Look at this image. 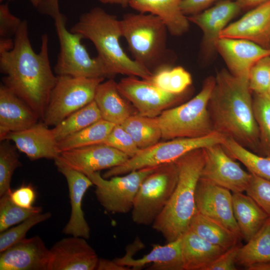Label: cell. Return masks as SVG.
<instances>
[{
    "mask_svg": "<svg viewBox=\"0 0 270 270\" xmlns=\"http://www.w3.org/2000/svg\"><path fill=\"white\" fill-rule=\"evenodd\" d=\"M40 50H33L26 20H22L14 36V46L0 52V70L5 76L2 84L25 102L43 120L56 76L48 58V34L42 36Z\"/></svg>",
    "mask_w": 270,
    "mask_h": 270,
    "instance_id": "cell-1",
    "label": "cell"
},
{
    "mask_svg": "<svg viewBox=\"0 0 270 270\" xmlns=\"http://www.w3.org/2000/svg\"><path fill=\"white\" fill-rule=\"evenodd\" d=\"M214 78L208 105L213 131L258 154L259 130L248 79L235 76L225 68Z\"/></svg>",
    "mask_w": 270,
    "mask_h": 270,
    "instance_id": "cell-2",
    "label": "cell"
},
{
    "mask_svg": "<svg viewBox=\"0 0 270 270\" xmlns=\"http://www.w3.org/2000/svg\"><path fill=\"white\" fill-rule=\"evenodd\" d=\"M178 180L167 204L152 224L167 242L182 236L190 228L197 210L195 192L204 163V149L190 151L176 160Z\"/></svg>",
    "mask_w": 270,
    "mask_h": 270,
    "instance_id": "cell-3",
    "label": "cell"
},
{
    "mask_svg": "<svg viewBox=\"0 0 270 270\" xmlns=\"http://www.w3.org/2000/svg\"><path fill=\"white\" fill-rule=\"evenodd\" d=\"M70 31L93 43L97 56L114 75L120 74L150 80L153 73L130 58L122 48L120 20L115 16L100 8H94L82 14Z\"/></svg>",
    "mask_w": 270,
    "mask_h": 270,
    "instance_id": "cell-4",
    "label": "cell"
},
{
    "mask_svg": "<svg viewBox=\"0 0 270 270\" xmlns=\"http://www.w3.org/2000/svg\"><path fill=\"white\" fill-rule=\"evenodd\" d=\"M36 8L54 20L60 45L54 68L56 76L104 78L114 76L98 56L90 57L81 42L82 35L66 28V18L60 12L58 0H42Z\"/></svg>",
    "mask_w": 270,
    "mask_h": 270,
    "instance_id": "cell-5",
    "label": "cell"
},
{
    "mask_svg": "<svg viewBox=\"0 0 270 270\" xmlns=\"http://www.w3.org/2000/svg\"><path fill=\"white\" fill-rule=\"evenodd\" d=\"M122 36L134 60L152 73L169 66L166 36L164 22L150 14L128 13L120 20Z\"/></svg>",
    "mask_w": 270,
    "mask_h": 270,
    "instance_id": "cell-6",
    "label": "cell"
},
{
    "mask_svg": "<svg viewBox=\"0 0 270 270\" xmlns=\"http://www.w3.org/2000/svg\"><path fill=\"white\" fill-rule=\"evenodd\" d=\"M214 82V76L208 77L196 96L177 106L164 110L156 117L162 138H199L214 132L208 105Z\"/></svg>",
    "mask_w": 270,
    "mask_h": 270,
    "instance_id": "cell-7",
    "label": "cell"
},
{
    "mask_svg": "<svg viewBox=\"0 0 270 270\" xmlns=\"http://www.w3.org/2000/svg\"><path fill=\"white\" fill-rule=\"evenodd\" d=\"M178 168L176 161L158 166L142 183L132 210V221L152 224L162 212L176 186Z\"/></svg>",
    "mask_w": 270,
    "mask_h": 270,
    "instance_id": "cell-8",
    "label": "cell"
},
{
    "mask_svg": "<svg viewBox=\"0 0 270 270\" xmlns=\"http://www.w3.org/2000/svg\"><path fill=\"white\" fill-rule=\"evenodd\" d=\"M226 137L216 132L194 138H178L158 142L140 150L124 164L108 169L103 174L105 178L123 175L132 171L158 166L176 161L187 152L216 144H222Z\"/></svg>",
    "mask_w": 270,
    "mask_h": 270,
    "instance_id": "cell-9",
    "label": "cell"
},
{
    "mask_svg": "<svg viewBox=\"0 0 270 270\" xmlns=\"http://www.w3.org/2000/svg\"><path fill=\"white\" fill-rule=\"evenodd\" d=\"M104 78L56 76L43 122L55 126L69 115L94 100L98 85Z\"/></svg>",
    "mask_w": 270,
    "mask_h": 270,
    "instance_id": "cell-10",
    "label": "cell"
},
{
    "mask_svg": "<svg viewBox=\"0 0 270 270\" xmlns=\"http://www.w3.org/2000/svg\"><path fill=\"white\" fill-rule=\"evenodd\" d=\"M157 166L132 171L124 176L108 178L99 172L86 175L96 186L94 193L98 201L109 212L126 214L132 210L138 189L145 178Z\"/></svg>",
    "mask_w": 270,
    "mask_h": 270,
    "instance_id": "cell-11",
    "label": "cell"
},
{
    "mask_svg": "<svg viewBox=\"0 0 270 270\" xmlns=\"http://www.w3.org/2000/svg\"><path fill=\"white\" fill-rule=\"evenodd\" d=\"M117 86L120 92L138 114L150 118H156L182 102L186 94V92L174 94L166 92L150 80L134 76L122 78Z\"/></svg>",
    "mask_w": 270,
    "mask_h": 270,
    "instance_id": "cell-12",
    "label": "cell"
},
{
    "mask_svg": "<svg viewBox=\"0 0 270 270\" xmlns=\"http://www.w3.org/2000/svg\"><path fill=\"white\" fill-rule=\"evenodd\" d=\"M204 163L200 178L224 187L232 193L245 192L251 174L244 170L222 144L203 148Z\"/></svg>",
    "mask_w": 270,
    "mask_h": 270,
    "instance_id": "cell-13",
    "label": "cell"
},
{
    "mask_svg": "<svg viewBox=\"0 0 270 270\" xmlns=\"http://www.w3.org/2000/svg\"><path fill=\"white\" fill-rule=\"evenodd\" d=\"M195 201L198 212L242 238L234 214L231 191L200 178L196 190Z\"/></svg>",
    "mask_w": 270,
    "mask_h": 270,
    "instance_id": "cell-14",
    "label": "cell"
},
{
    "mask_svg": "<svg viewBox=\"0 0 270 270\" xmlns=\"http://www.w3.org/2000/svg\"><path fill=\"white\" fill-rule=\"evenodd\" d=\"M130 157L104 144H99L62 152L56 159L85 174L124 164Z\"/></svg>",
    "mask_w": 270,
    "mask_h": 270,
    "instance_id": "cell-15",
    "label": "cell"
},
{
    "mask_svg": "<svg viewBox=\"0 0 270 270\" xmlns=\"http://www.w3.org/2000/svg\"><path fill=\"white\" fill-rule=\"evenodd\" d=\"M182 236L168 242L165 245L153 244L152 250L138 259H134L132 256L142 248L143 244L140 240H136L127 248L125 255L114 260L119 264L132 268V270H140L146 264H152L148 270H184L182 252Z\"/></svg>",
    "mask_w": 270,
    "mask_h": 270,
    "instance_id": "cell-16",
    "label": "cell"
},
{
    "mask_svg": "<svg viewBox=\"0 0 270 270\" xmlns=\"http://www.w3.org/2000/svg\"><path fill=\"white\" fill-rule=\"evenodd\" d=\"M54 162L58 170L66 180L71 207L70 217L62 232L88 239L90 230L84 218L82 202L85 193L93 183L84 174L64 164L57 159Z\"/></svg>",
    "mask_w": 270,
    "mask_h": 270,
    "instance_id": "cell-17",
    "label": "cell"
},
{
    "mask_svg": "<svg viewBox=\"0 0 270 270\" xmlns=\"http://www.w3.org/2000/svg\"><path fill=\"white\" fill-rule=\"evenodd\" d=\"M86 239L72 236L64 238L50 249L48 270H94L99 258Z\"/></svg>",
    "mask_w": 270,
    "mask_h": 270,
    "instance_id": "cell-18",
    "label": "cell"
},
{
    "mask_svg": "<svg viewBox=\"0 0 270 270\" xmlns=\"http://www.w3.org/2000/svg\"><path fill=\"white\" fill-rule=\"evenodd\" d=\"M242 8L232 0H220L214 6L188 18L202 30L203 34L202 48L206 56L216 50V44L222 31L228 24Z\"/></svg>",
    "mask_w": 270,
    "mask_h": 270,
    "instance_id": "cell-19",
    "label": "cell"
},
{
    "mask_svg": "<svg viewBox=\"0 0 270 270\" xmlns=\"http://www.w3.org/2000/svg\"><path fill=\"white\" fill-rule=\"evenodd\" d=\"M0 254V270L49 269L50 250L38 236L24 238Z\"/></svg>",
    "mask_w": 270,
    "mask_h": 270,
    "instance_id": "cell-20",
    "label": "cell"
},
{
    "mask_svg": "<svg viewBox=\"0 0 270 270\" xmlns=\"http://www.w3.org/2000/svg\"><path fill=\"white\" fill-rule=\"evenodd\" d=\"M220 38L246 40L270 48V0L228 24L220 32Z\"/></svg>",
    "mask_w": 270,
    "mask_h": 270,
    "instance_id": "cell-21",
    "label": "cell"
},
{
    "mask_svg": "<svg viewBox=\"0 0 270 270\" xmlns=\"http://www.w3.org/2000/svg\"><path fill=\"white\" fill-rule=\"evenodd\" d=\"M216 50L232 75L248 79L250 69L256 62L270 56V48L238 38H220L216 44Z\"/></svg>",
    "mask_w": 270,
    "mask_h": 270,
    "instance_id": "cell-22",
    "label": "cell"
},
{
    "mask_svg": "<svg viewBox=\"0 0 270 270\" xmlns=\"http://www.w3.org/2000/svg\"><path fill=\"white\" fill-rule=\"evenodd\" d=\"M5 140L13 142L18 150L32 160H54L60 154L52 128L50 129L44 122H38L21 131L9 132L4 138Z\"/></svg>",
    "mask_w": 270,
    "mask_h": 270,
    "instance_id": "cell-23",
    "label": "cell"
},
{
    "mask_svg": "<svg viewBox=\"0 0 270 270\" xmlns=\"http://www.w3.org/2000/svg\"><path fill=\"white\" fill-rule=\"evenodd\" d=\"M34 110L2 83L0 86V140L10 132L28 128L38 122Z\"/></svg>",
    "mask_w": 270,
    "mask_h": 270,
    "instance_id": "cell-24",
    "label": "cell"
},
{
    "mask_svg": "<svg viewBox=\"0 0 270 270\" xmlns=\"http://www.w3.org/2000/svg\"><path fill=\"white\" fill-rule=\"evenodd\" d=\"M182 0H130L129 6L140 13L158 17L172 36H180L189 30L190 21L182 12Z\"/></svg>",
    "mask_w": 270,
    "mask_h": 270,
    "instance_id": "cell-25",
    "label": "cell"
},
{
    "mask_svg": "<svg viewBox=\"0 0 270 270\" xmlns=\"http://www.w3.org/2000/svg\"><path fill=\"white\" fill-rule=\"evenodd\" d=\"M117 84L112 78L101 82L97 88L94 100L102 119L114 124H121L136 113L118 91Z\"/></svg>",
    "mask_w": 270,
    "mask_h": 270,
    "instance_id": "cell-26",
    "label": "cell"
},
{
    "mask_svg": "<svg viewBox=\"0 0 270 270\" xmlns=\"http://www.w3.org/2000/svg\"><path fill=\"white\" fill-rule=\"evenodd\" d=\"M226 250L210 243L188 229L182 236L184 270H204Z\"/></svg>",
    "mask_w": 270,
    "mask_h": 270,
    "instance_id": "cell-27",
    "label": "cell"
},
{
    "mask_svg": "<svg viewBox=\"0 0 270 270\" xmlns=\"http://www.w3.org/2000/svg\"><path fill=\"white\" fill-rule=\"evenodd\" d=\"M233 212L241 237L246 242L264 225L270 216L250 196L232 193Z\"/></svg>",
    "mask_w": 270,
    "mask_h": 270,
    "instance_id": "cell-28",
    "label": "cell"
},
{
    "mask_svg": "<svg viewBox=\"0 0 270 270\" xmlns=\"http://www.w3.org/2000/svg\"><path fill=\"white\" fill-rule=\"evenodd\" d=\"M189 229L210 243L226 250L238 244L240 238L228 229L198 211L192 220Z\"/></svg>",
    "mask_w": 270,
    "mask_h": 270,
    "instance_id": "cell-29",
    "label": "cell"
},
{
    "mask_svg": "<svg viewBox=\"0 0 270 270\" xmlns=\"http://www.w3.org/2000/svg\"><path fill=\"white\" fill-rule=\"evenodd\" d=\"M120 125L140 150L154 146L162 138L161 130L156 117L150 118L136 113L128 117Z\"/></svg>",
    "mask_w": 270,
    "mask_h": 270,
    "instance_id": "cell-30",
    "label": "cell"
},
{
    "mask_svg": "<svg viewBox=\"0 0 270 270\" xmlns=\"http://www.w3.org/2000/svg\"><path fill=\"white\" fill-rule=\"evenodd\" d=\"M268 261H270V216L246 244L240 248L236 258V263L245 268Z\"/></svg>",
    "mask_w": 270,
    "mask_h": 270,
    "instance_id": "cell-31",
    "label": "cell"
},
{
    "mask_svg": "<svg viewBox=\"0 0 270 270\" xmlns=\"http://www.w3.org/2000/svg\"><path fill=\"white\" fill-rule=\"evenodd\" d=\"M115 125L102 118L58 142V148L61 153L75 148L102 144Z\"/></svg>",
    "mask_w": 270,
    "mask_h": 270,
    "instance_id": "cell-32",
    "label": "cell"
},
{
    "mask_svg": "<svg viewBox=\"0 0 270 270\" xmlns=\"http://www.w3.org/2000/svg\"><path fill=\"white\" fill-rule=\"evenodd\" d=\"M94 100L74 112L52 128L58 142L102 119Z\"/></svg>",
    "mask_w": 270,
    "mask_h": 270,
    "instance_id": "cell-33",
    "label": "cell"
},
{
    "mask_svg": "<svg viewBox=\"0 0 270 270\" xmlns=\"http://www.w3.org/2000/svg\"><path fill=\"white\" fill-rule=\"evenodd\" d=\"M222 145L230 156L242 162L250 172L270 180V157L256 154L230 138H226Z\"/></svg>",
    "mask_w": 270,
    "mask_h": 270,
    "instance_id": "cell-34",
    "label": "cell"
},
{
    "mask_svg": "<svg viewBox=\"0 0 270 270\" xmlns=\"http://www.w3.org/2000/svg\"><path fill=\"white\" fill-rule=\"evenodd\" d=\"M162 90L174 94L186 92L192 84L191 74L183 67H162L153 73L150 80Z\"/></svg>",
    "mask_w": 270,
    "mask_h": 270,
    "instance_id": "cell-35",
    "label": "cell"
},
{
    "mask_svg": "<svg viewBox=\"0 0 270 270\" xmlns=\"http://www.w3.org/2000/svg\"><path fill=\"white\" fill-rule=\"evenodd\" d=\"M253 108L259 130L260 152L270 158V98L266 94H254Z\"/></svg>",
    "mask_w": 270,
    "mask_h": 270,
    "instance_id": "cell-36",
    "label": "cell"
},
{
    "mask_svg": "<svg viewBox=\"0 0 270 270\" xmlns=\"http://www.w3.org/2000/svg\"><path fill=\"white\" fill-rule=\"evenodd\" d=\"M8 192L0 196V232L42 211L40 206L25 208L17 206L12 201Z\"/></svg>",
    "mask_w": 270,
    "mask_h": 270,
    "instance_id": "cell-37",
    "label": "cell"
},
{
    "mask_svg": "<svg viewBox=\"0 0 270 270\" xmlns=\"http://www.w3.org/2000/svg\"><path fill=\"white\" fill-rule=\"evenodd\" d=\"M9 141L3 140L0 144V196L10 190L13 174L21 166L18 148Z\"/></svg>",
    "mask_w": 270,
    "mask_h": 270,
    "instance_id": "cell-38",
    "label": "cell"
},
{
    "mask_svg": "<svg viewBox=\"0 0 270 270\" xmlns=\"http://www.w3.org/2000/svg\"><path fill=\"white\" fill-rule=\"evenodd\" d=\"M52 216L50 212H42L33 215L15 226L1 232L0 234V253L26 238L28 230L33 226L44 222Z\"/></svg>",
    "mask_w": 270,
    "mask_h": 270,
    "instance_id": "cell-39",
    "label": "cell"
},
{
    "mask_svg": "<svg viewBox=\"0 0 270 270\" xmlns=\"http://www.w3.org/2000/svg\"><path fill=\"white\" fill-rule=\"evenodd\" d=\"M270 84V56L259 60L252 66L248 76V86L254 94H266Z\"/></svg>",
    "mask_w": 270,
    "mask_h": 270,
    "instance_id": "cell-40",
    "label": "cell"
},
{
    "mask_svg": "<svg viewBox=\"0 0 270 270\" xmlns=\"http://www.w3.org/2000/svg\"><path fill=\"white\" fill-rule=\"evenodd\" d=\"M250 174L245 192L270 216V180Z\"/></svg>",
    "mask_w": 270,
    "mask_h": 270,
    "instance_id": "cell-41",
    "label": "cell"
},
{
    "mask_svg": "<svg viewBox=\"0 0 270 270\" xmlns=\"http://www.w3.org/2000/svg\"><path fill=\"white\" fill-rule=\"evenodd\" d=\"M103 144L110 146L130 158L140 150L132 138L120 124H116Z\"/></svg>",
    "mask_w": 270,
    "mask_h": 270,
    "instance_id": "cell-42",
    "label": "cell"
},
{
    "mask_svg": "<svg viewBox=\"0 0 270 270\" xmlns=\"http://www.w3.org/2000/svg\"><path fill=\"white\" fill-rule=\"evenodd\" d=\"M22 20L12 14L8 3L0 6V38H12L15 36Z\"/></svg>",
    "mask_w": 270,
    "mask_h": 270,
    "instance_id": "cell-43",
    "label": "cell"
},
{
    "mask_svg": "<svg viewBox=\"0 0 270 270\" xmlns=\"http://www.w3.org/2000/svg\"><path fill=\"white\" fill-rule=\"evenodd\" d=\"M240 246L239 244L227 249L204 270H236V258Z\"/></svg>",
    "mask_w": 270,
    "mask_h": 270,
    "instance_id": "cell-44",
    "label": "cell"
},
{
    "mask_svg": "<svg viewBox=\"0 0 270 270\" xmlns=\"http://www.w3.org/2000/svg\"><path fill=\"white\" fill-rule=\"evenodd\" d=\"M12 201L17 206L25 208L33 207L36 198V192L31 184L22 186L20 187L8 192Z\"/></svg>",
    "mask_w": 270,
    "mask_h": 270,
    "instance_id": "cell-45",
    "label": "cell"
},
{
    "mask_svg": "<svg viewBox=\"0 0 270 270\" xmlns=\"http://www.w3.org/2000/svg\"><path fill=\"white\" fill-rule=\"evenodd\" d=\"M216 0H182L180 8L186 16L200 13L208 8Z\"/></svg>",
    "mask_w": 270,
    "mask_h": 270,
    "instance_id": "cell-46",
    "label": "cell"
},
{
    "mask_svg": "<svg viewBox=\"0 0 270 270\" xmlns=\"http://www.w3.org/2000/svg\"><path fill=\"white\" fill-rule=\"evenodd\" d=\"M129 268L116 263L114 260H108L99 258L96 269L98 270H128Z\"/></svg>",
    "mask_w": 270,
    "mask_h": 270,
    "instance_id": "cell-47",
    "label": "cell"
},
{
    "mask_svg": "<svg viewBox=\"0 0 270 270\" xmlns=\"http://www.w3.org/2000/svg\"><path fill=\"white\" fill-rule=\"evenodd\" d=\"M236 2L242 9L252 8L269 0H232Z\"/></svg>",
    "mask_w": 270,
    "mask_h": 270,
    "instance_id": "cell-48",
    "label": "cell"
},
{
    "mask_svg": "<svg viewBox=\"0 0 270 270\" xmlns=\"http://www.w3.org/2000/svg\"><path fill=\"white\" fill-rule=\"evenodd\" d=\"M14 46V41L12 38H0V52L11 50Z\"/></svg>",
    "mask_w": 270,
    "mask_h": 270,
    "instance_id": "cell-49",
    "label": "cell"
},
{
    "mask_svg": "<svg viewBox=\"0 0 270 270\" xmlns=\"http://www.w3.org/2000/svg\"><path fill=\"white\" fill-rule=\"evenodd\" d=\"M246 268L248 270H270V261L256 263Z\"/></svg>",
    "mask_w": 270,
    "mask_h": 270,
    "instance_id": "cell-50",
    "label": "cell"
},
{
    "mask_svg": "<svg viewBox=\"0 0 270 270\" xmlns=\"http://www.w3.org/2000/svg\"><path fill=\"white\" fill-rule=\"evenodd\" d=\"M100 2L105 4H120L123 8L129 6L130 0H98Z\"/></svg>",
    "mask_w": 270,
    "mask_h": 270,
    "instance_id": "cell-51",
    "label": "cell"
},
{
    "mask_svg": "<svg viewBox=\"0 0 270 270\" xmlns=\"http://www.w3.org/2000/svg\"><path fill=\"white\" fill-rule=\"evenodd\" d=\"M42 0H30L32 4L34 6L37 8L39 4L40 3Z\"/></svg>",
    "mask_w": 270,
    "mask_h": 270,
    "instance_id": "cell-52",
    "label": "cell"
},
{
    "mask_svg": "<svg viewBox=\"0 0 270 270\" xmlns=\"http://www.w3.org/2000/svg\"><path fill=\"white\" fill-rule=\"evenodd\" d=\"M266 94L270 98V84L269 85L268 88V89L267 92L266 93Z\"/></svg>",
    "mask_w": 270,
    "mask_h": 270,
    "instance_id": "cell-53",
    "label": "cell"
},
{
    "mask_svg": "<svg viewBox=\"0 0 270 270\" xmlns=\"http://www.w3.org/2000/svg\"><path fill=\"white\" fill-rule=\"evenodd\" d=\"M9 0V1H13L14 0Z\"/></svg>",
    "mask_w": 270,
    "mask_h": 270,
    "instance_id": "cell-54",
    "label": "cell"
}]
</instances>
